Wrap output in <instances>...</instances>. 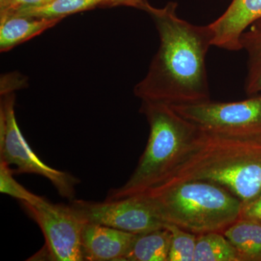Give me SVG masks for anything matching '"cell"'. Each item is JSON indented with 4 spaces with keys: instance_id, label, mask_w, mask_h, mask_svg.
<instances>
[{
    "instance_id": "8fae6325",
    "label": "cell",
    "mask_w": 261,
    "mask_h": 261,
    "mask_svg": "<svg viewBox=\"0 0 261 261\" xmlns=\"http://www.w3.org/2000/svg\"><path fill=\"white\" fill-rule=\"evenodd\" d=\"M64 18L11 15L0 19V51L5 53L55 27Z\"/></svg>"
},
{
    "instance_id": "44dd1931",
    "label": "cell",
    "mask_w": 261,
    "mask_h": 261,
    "mask_svg": "<svg viewBox=\"0 0 261 261\" xmlns=\"http://www.w3.org/2000/svg\"><path fill=\"white\" fill-rule=\"evenodd\" d=\"M22 78L20 76H4L1 80V89L0 94L6 93V92H15L16 89L21 88Z\"/></svg>"
},
{
    "instance_id": "7a4b0ae2",
    "label": "cell",
    "mask_w": 261,
    "mask_h": 261,
    "mask_svg": "<svg viewBox=\"0 0 261 261\" xmlns=\"http://www.w3.org/2000/svg\"><path fill=\"white\" fill-rule=\"evenodd\" d=\"M187 181L216 184L243 203L252 200L261 194V137L199 129L177 164L159 186Z\"/></svg>"
},
{
    "instance_id": "7c38bea8",
    "label": "cell",
    "mask_w": 261,
    "mask_h": 261,
    "mask_svg": "<svg viewBox=\"0 0 261 261\" xmlns=\"http://www.w3.org/2000/svg\"><path fill=\"white\" fill-rule=\"evenodd\" d=\"M171 240L165 227L136 233L123 261H168Z\"/></svg>"
},
{
    "instance_id": "5b68a950",
    "label": "cell",
    "mask_w": 261,
    "mask_h": 261,
    "mask_svg": "<svg viewBox=\"0 0 261 261\" xmlns=\"http://www.w3.org/2000/svg\"><path fill=\"white\" fill-rule=\"evenodd\" d=\"M0 94V160L16 166L15 173H31L47 178L61 197L73 200L78 178L50 167L38 157L17 123L15 92Z\"/></svg>"
},
{
    "instance_id": "e0dca14e",
    "label": "cell",
    "mask_w": 261,
    "mask_h": 261,
    "mask_svg": "<svg viewBox=\"0 0 261 261\" xmlns=\"http://www.w3.org/2000/svg\"><path fill=\"white\" fill-rule=\"evenodd\" d=\"M164 227L171 233L168 261H194L197 235L170 223Z\"/></svg>"
},
{
    "instance_id": "2e32d148",
    "label": "cell",
    "mask_w": 261,
    "mask_h": 261,
    "mask_svg": "<svg viewBox=\"0 0 261 261\" xmlns=\"http://www.w3.org/2000/svg\"><path fill=\"white\" fill-rule=\"evenodd\" d=\"M194 261H242L241 257L222 232L197 235Z\"/></svg>"
},
{
    "instance_id": "6da1fadb",
    "label": "cell",
    "mask_w": 261,
    "mask_h": 261,
    "mask_svg": "<svg viewBox=\"0 0 261 261\" xmlns=\"http://www.w3.org/2000/svg\"><path fill=\"white\" fill-rule=\"evenodd\" d=\"M177 6L169 2L154 8L147 2L142 9L154 22L160 46L147 75L134 89L142 101L187 105L211 100L205 58L214 45V32L210 24L194 25L180 18Z\"/></svg>"
},
{
    "instance_id": "ffe728a7",
    "label": "cell",
    "mask_w": 261,
    "mask_h": 261,
    "mask_svg": "<svg viewBox=\"0 0 261 261\" xmlns=\"http://www.w3.org/2000/svg\"><path fill=\"white\" fill-rule=\"evenodd\" d=\"M240 219L252 220L261 224V194L243 203Z\"/></svg>"
},
{
    "instance_id": "9c48e42d",
    "label": "cell",
    "mask_w": 261,
    "mask_h": 261,
    "mask_svg": "<svg viewBox=\"0 0 261 261\" xmlns=\"http://www.w3.org/2000/svg\"><path fill=\"white\" fill-rule=\"evenodd\" d=\"M260 19L261 0H232L223 15L210 24L214 46L229 51L242 49V34Z\"/></svg>"
},
{
    "instance_id": "3957f363",
    "label": "cell",
    "mask_w": 261,
    "mask_h": 261,
    "mask_svg": "<svg viewBox=\"0 0 261 261\" xmlns=\"http://www.w3.org/2000/svg\"><path fill=\"white\" fill-rule=\"evenodd\" d=\"M140 112L149 126L147 146L132 176L106 200L140 195L161 185L181 159L199 132L191 122L166 103L142 101Z\"/></svg>"
},
{
    "instance_id": "ba28073f",
    "label": "cell",
    "mask_w": 261,
    "mask_h": 261,
    "mask_svg": "<svg viewBox=\"0 0 261 261\" xmlns=\"http://www.w3.org/2000/svg\"><path fill=\"white\" fill-rule=\"evenodd\" d=\"M70 205L87 223L127 232H146L166 224L143 194L101 202L73 200Z\"/></svg>"
},
{
    "instance_id": "8992f818",
    "label": "cell",
    "mask_w": 261,
    "mask_h": 261,
    "mask_svg": "<svg viewBox=\"0 0 261 261\" xmlns=\"http://www.w3.org/2000/svg\"><path fill=\"white\" fill-rule=\"evenodd\" d=\"M171 106L178 114L203 132L261 137V93L239 102L210 100Z\"/></svg>"
},
{
    "instance_id": "ac0fdd59",
    "label": "cell",
    "mask_w": 261,
    "mask_h": 261,
    "mask_svg": "<svg viewBox=\"0 0 261 261\" xmlns=\"http://www.w3.org/2000/svg\"><path fill=\"white\" fill-rule=\"evenodd\" d=\"M14 171L5 161L0 160V192L17 199L21 202L35 205L44 200L40 197L29 192L13 177Z\"/></svg>"
},
{
    "instance_id": "30bf717a",
    "label": "cell",
    "mask_w": 261,
    "mask_h": 261,
    "mask_svg": "<svg viewBox=\"0 0 261 261\" xmlns=\"http://www.w3.org/2000/svg\"><path fill=\"white\" fill-rule=\"evenodd\" d=\"M135 234L87 223L82 238L84 260L123 261Z\"/></svg>"
},
{
    "instance_id": "52a82bcc",
    "label": "cell",
    "mask_w": 261,
    "mask_h": 261,
    "mask_svg": "<svg viewBox=\"0 0 261 261\" xmlns=\"http://www.w3.org/2000/svg\"><path fill=\"white\" fill-rule=\"evenodd\" d=\"M21 203L42 230L51 260H84L82 238L87 221L73 206L51 203L45 198L35 205Z\"/></svg>"
},
{
    "instance_id": "4fadbf2b",
    "label": "cell",
    "mask_w": 261,
    "mask_h": 261,
    "mask_svg": "<svg viewBox=\"0 0 261 261\" xmlns=\"http://www.w3.org/2000/svg\"><path fill=\"white\" fill-rule=\"evenodd\" d=\"M236 248L242 261H261V224L239 219L222 232Z\"/></svg>"
},
{
    "instance_id": "277c9868",
    "label": "cell",
    "mask_w": 261,
    "mask_h": 261,
    "mask_svg": "<svg viewBox=\"0 0 261 261\" xmlns=\"http://www.w3.org/2000/svg\"><path fill=\"white\" fill-rule=\"evenodd\" d=\"M142 194L165 223L197 235L223 232L240 219L243 206L224 187L205 181L160 185Z\"/></svg>"
},
{
    "instance_id": "d6986e66",
    "label": "cell",
    "mask_w": 261,
    "mask_h": 261,
    "mask_svg": "<svg viewBox=\"0 0 261 261\" xmlns=\"http://www.w3.org/2000/svg\"><path fill=\"white\" fill-rule=\"evenodd\" d=\"M53 0H0V18H5L24 8L39 7Z\"/></svg>"
},
{
    "instance_id": "9a60e30c",
    "label": "cell",
    "mask_w": 261,
    "mask_h": 261,
    "mask_svg": "<svg viewBox=\"0 0 261 261\" xmlns=\"http://www.w3.org/2000/svg\"><path fill=\"white\" fill-rule=\"evenodd\" d=\"M242 49L248 55L245 90L249 95L261 93V25L252 24L240 38Z\"/></svg>"
},
{
    "instance_id": "603a6c76",
    "label": "cell",
    "mask_w": 261,
    "mask_h": 261,
    "mask_svg": "<svg viewBox=\"0 0 261 261\" xmlns=\"http://www.w3.org/2000/svg\"><path fill=\"white\" fill-rule=\"evenodd\" d=\"M254 23H256L257 25H261V19H260V20H257V21L255 22Z\"/></svg>"
},
{
    "instance_id": "5bb4252c",
    "label": "cell",
    "mask_w": 261,
    "mask_h": 261,
    "mask_svg": "<svg viewBox=\"0 0 261 261\" xmlns=\"http://www.w3.org/2000/svg\"><path fill=\"white\" fill-rule=\"evenodd\" d=\"M116 6H121L118 0H53L41 6L19 10L9 16L21 15L36 18H65L68 15L97 8Z\"/></svg>"
},
{
    "instance_id": "7402d4cb",
    "label": "cell",
    "mask_w": 261,
    "mask_h": 261,
    "mask_svg": "<svg viewBox=\"0 0 261 261\" xmlns=\"http://www.w3.org/2000/svg\"><path fill=\"white\" fill-rule=\"evenodd\" d=\"M120 2L121 6L132 7V8H137V9H143L147 0H118Z\"/></svg>"
}]
</instances>
